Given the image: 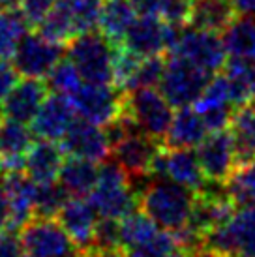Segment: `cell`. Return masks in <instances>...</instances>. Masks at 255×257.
<instances>
[{"instance_id": "1", "label": "cell", "mask_w": 255, "mask_h": 257, "mask_svg": "<svg viewBox=\"0 0 255 257\" xmlns=\"http://www.w3.org/2000/svg\"><path fill=\"white\" fill-rule=\"evenodd\" d=\"M195 195L190 188L169 179L156 177L145 184L139 193V208L165 231H180L191 220Z\"/></svg>"}, {"instance_id": "2", "label": "cell", "mask_w": 255, "mask_h": 257, "mask_svg": "<svg viewBox=\"0 0 255 257\" xmlns=\"http://www.w3.org/2000/svg\"><path fill=\"white\" fill-rule=\"evenodd\" d=\"M99 218L122 220L139 208V193H135L132 179L114 160H107L99 167L98 182L88 195Z\"/></svg>"}, {"instance_id": "3", "label": "cell", "mask_w": 255, "mask_h": 257, "mask_svg": "<svg viewBox=\"0 0 255 257\" xmlns=\"http://www.w3.org/2000/svg\"><path fill=\"white\" fill-rule=\"evenodd\" d=\"M116 45L101 32L86 30L68 43V58L75 64L85 83L114 85L113 58Z\"/></svg>"}, {"instance_id": "4", "label": "cell", "mask_w": 255, "mask_h": 257, "mask_svg": "<svg viewBox=\"0 0 255 257\" xmlns=\"http://www.w3.org/2000/svg\"><path fill=\"white\" fill-rule=\"evenodd\" d=\"M173 105L167 98L156 88H139L132 92H124V109L135 126L147 136L160 143L165 141V136L173 122Z\"/></svg>"}, {"instance_id": "5", "label": "cell", "mask_w": 255, "mask_h": 257, "mask_svg": "<svg viewBox=\"0 0 255 257\" xmlns=\"http://www.w3.org/2000/svg\"><path fill=\"white\" fill-rule=\"evenodd\" d=\"M212 77L214 73L199 68L190 60L177 55H169L160 83V90L173 107H188L199 100V96L203 94L205 86L210 83Z\"/></svg>"}, {"instance_id": "6", "label": "cell", "mask_w": 255, "mask_h": 257, "mask_svg": "<svg viewBox=\"0 0 255 257\" xmlns=\"http://www.w3.org/2000/svg\"><path fill=\"white\" fill-rule=\"evenodd\" d=\"M167 55H177V57L186 58L214 75L220 70H223L227 57H229L223 40L216 32L201 30L195 27H191V29L178 27Z\"/></svg>"}, {"instance_id": "7", "label": "cell", "mask_w": 255, "mask_h": 257, "mask_svg": "<svg viewBox=\"0 0 255 257\" xmlns=\"http://www.w3.org/2000/svg\"><path fill=\"white\" fill-rule=\"evenodd\" d=\"M221 257H255V205L238 207L231 220L205 238Z\"/></svg>"}, {"instance_id": "8", "label": "cell", "mask_w": 255, "mask_h": 257, "mask_svg": "<svg viewBox=\"0 0 255 257\" xmlns=\"http://www.w3.org/2000/svg\"><path fill=\"white\" fill-rule=\"evenodd\" d=\"M75 114L105 128L122 114L124 92L114 85H94L85 83L70 96Z\"/></svg>"}, {"instance_id": "9", "label": "cell", "mask_w": 255, "mask_h": 257, "mask_svg": "<svg viewBox=\"0 0 255 257\" xmlns=\"http://www.w3.org/2000/svg\"><path fill=\"white\" fill-rule=\"evenodd\" d=\"M25 257H60L77 244L57 218L34 216L19 233Z\"/></svg>"}, {"instance_id": "10", "label": "cell", "mask_w": 255, "mask_h": 257, "mask_svg": "<svg viewBox=\"0 0 255 257\" xmlns=\"http://www.w3.org/2000/svg\"><path fill=\"white\" fill-rule=\"evenodd\" d=\"M162 145L163 143L147 136L137 126H132L111 147V156L132 180L147 179L152 175V164Z\"/></svg>"}, {"instance_id": "11", "label": "cell", "mask_w": 255, "mask_h": 257, "mask_svg": "<svg viewBox=\"0 0 255 257\" xmlns=\"http://www.w3.org/2000/svg\"><path fill=\"white\" fill-rule=\"evenodd\" d=\"M197 158L206 182L225 186L227 180L233 177L234 169L238 167L231 130L210 132L197 147Z\"/></svg>"}, {"instance_id": "12", "label": "cell", "mask_w": 255, "mask_h": 257, "mask_svg": "<svg viewBox=\"0 0 255 257\" xmlns=\"http://www.w3.org/2000/svg\"><path fill=\"white\" fill-rule=\"evenodd\" d=\"M150 177L169 179L184 188H190L195 193L208 188L197 152H193L191 149H167L165 145H162L160 152L154 158Z\"/></svg>"}, {"instance_id": "13", "label": "cell", "mask_w": 255, "mask_h": 257, "mask_svg": "<svg viewBox=\"0 0 255 257\" xmlns=\"http://www.w3.org/2000/svg\"><path fill=\"white\" fill-rule=\"evenodd\" d=\"M178 27L167 25L162 17L152 14H139L134 25L124 36L122 47L135 53L137 57H156L169 53V47Z\"/></svg>"}, {"instance_id": "14", "label": "cell", "mask_w": 255, "mask_h": 257, "mask_svg": "<svg viewBox=\"0 0 255 257\" xmlns=\"http://www.w3.org/2000/svg\"><path fill=\"white\" fill-rule=\"evenodd\" d=\"M62 45L43 38L40 32H29L14 53L12 64L23 77L43 79L62 58Z\"/></svg>"}, {"instance_id": "15", "label": "cell", "mask_w": 255, "mask_h": 257, "mask_svg": "<svg viewBox=\"0 0 255 257\" xmlns=\"http://www.w3.org/2000/svg\"><path fill=\"white\" fill-rule=\"evenodd\" d=\"M60 147L68 156L92 160L96 164H103L111 158V143L105 130L81 116L73 118L60 139Z\"/></svg>"}, {"instance_id": "16", "label": "cell", "mask_w": 255, "mask_h": 257, "mask_svg": "<svg viewBox=\"0 0 255 257\" xmlns=\"http://www.w3.org/2000/svg\"><path fill=\"white\" fill-rule=\"evenodd\" d=\"M236 208L238 207L234 205V201L229 197L227 192H208L206 188L195 195V205L188 227H191L203 238L205 246L206 236L231 220Z\"/></svg>"}, {"instance_id": "17", "label": "cell", "mask_w": 255, "mask_h": 257, "mask_svg": "<svg viewBox=\"0 0 255 257\" xmlns=\"http://www.w3.org/2000/svg\"><path fill=\"white\" fill-rule=\"evenodd\" d=\"M47 90L49 86L42 79L25 77L17 81V85L2 101V114L12 120L29 124L34 120L42 103L47 98Z\"/></svg>"}, {"instance_id": "18", "label": "cell", "mask_w": 255, "mask_h": 257, "mask_svg": "<svg viewBox=\"0 0 255 257\" xmlns=\"http://www.w3.org/2000/svg\"><path fill=\"white\" fill-rule=\"evenodd\" d=\"M98 212L92 207V203L88 201V197H73L70 195L62 208L58 210L57 220L62 223V227L66 229V233L71 236V240L88 250L94 238V231L98 225Z\"/></svg>"}, {"instance_id": "19", "label": "cell", "mask_w": 255, "mask_h": 257, "mask_svg": "<svg viewBox=\"0 0 255 257\" xmlns=\"http://www.w3.org/2000/svg\"><path fill=\"white\" fill-rule=\"evenodd\" d=\"M75 118V109L71 105V100L62 94H51L45 98L42 107L34 116L32 132L40 139H49V141H58L62 139L66 130Z\"/></svg>"}, {"instance_id": "20", "label": "cell", "mask_w": 255, "mask_h": 257, "mask_svg": "<svg viewBox=\"0 0 255 257\" xmlns=\"http://www.w3.org/2000/svg\"><path fill=\"white\" fill-rule=\"evenodd\" d=\"M32 134L27 124L0 118V171H25L27 152L32 147Z\"/></svg>"}, {"instance_id": "21", "label": "cell", "mask_w": 255, "mask_h": 257, "mask_svg": "<svg viewBox=\"0 0 255 257\" xmlns=\"http://www.w3.org/2000/svg\"><path fill=\"white\" fill-rule=\"evenodd\" d=\"M8 203H10V225L12 231H21L36 216L34 188L36 182L25 171L4 173Z\"/></svg>"}, {"instance_id": "22", "label": "cell", "mask_w": 255, "mask_h": 257, "mask_svg": "<svg viewBox=\"0 0 255 257\" xmlns=\"http://www.w3.org/2000/svg\"><path fill=\"white\" fill-rule=\"evenodd\" d=\"M206 136L208 128L201 113L193 105H188L177 109V113L173 114V122L163 145L167 149H193L203 143Z\"/></svg>"}, {"instance_id": "23", "label": "cell", "mask_w": 255, "mask_h": 257, "mask_svg": "<svg viewBox=\"0 0 255 257\" xmlns=\"http://www.w3.org/2000/svg\"><path fill=\"white\" fill-rule=\"evenodd\" d=\"M64 152L62 147L49 139H40L32 143V147L27 152L25 162V173L34 182H51L58 180L60 169L64 165Z\"/></svg>"}, {"instance_id": "24", "label": "cell", "mask_w": 255, "mask_h": 257, "mask_svg": "<svg viewBox=\"0 0 255 257\" xmlns=\"http://www.w3.org/2000/svg\"><path fill=\"white\" fill-rule=\"evenodd\" d=\"M137 15L139 12L132 0H103L98 17V29L113 45H122L124 36Z\"/></svg>"}, {"instance_id": "25", "label": "cell", "mask_w": 255, "mask_h": 257, "mask_svg": "<svg viewBox=\"0 0 255 257\" xmlns=\"http://www.w3.org/2000/svg\"><path fill=\"white\" fill-rule=\"evenodd\" d=\"M233 136L236 164L242 165L255 158V100L236 105L229 122Z\"/></svg>"}, {"instance_id": "26", "label": "cell", "mask_w": 255, "mask_h": 257, "mask_svg": "<svg viewBox=\"0 0 255 257\" xmlns=\"http://www.w3.org/2000/svg\"><path fill=\"white\" fill-rule=\"evenodd\" d=\"M98 164L85 158L68 156L58 175V182L64 186L68 195L73 197H88L98 182Z\"/></svg>"}, {"instance_id": "27", "label": "cell", "mask_w": 255, "mask_h": 257, "mask_svg": "<svg viewBox=\"0 0 255 257\" xmlns=\"http://www.w3.org/2000/svg\"><path fill=\"white\" fill-rule=\"evenodd\" d=\"M233 0H193L191 27L220 34L236 17Z\"/></svg>"}, {"instance_id": "28", "label": "cell", "mask_w": 255, "mask_h": 257, "mask_svg": "<svg viewBox=\"0 0 255 257\" xmlns=\"http://www.w3.org/2000/svg\"><path fill=\"white\" fill-rule=\"evenodd\" d=\"M38 32L43 38L60 43V45H68L73 38L79 36L81 32H79L73 12H71L70 0H58L53 10L45 15V19L38 25Z\"/></svg>"}, {"instance_id": "29", "label": "cell", "mask_w": 255, "mask_h": 257, "mask_svg": "<svg viewBox=\"0 0 255 257\" xmlns=\"http://www.w3.org/2000/svg\"><path fill=\"white\" fill-rule=\"evenodd\" d=\"M221 40L229 57L255 60V15L234 17L221 32Z\"/></svg>"}, {"instance_id": "30", "label": "cell", "mask_w": 255, "mask_h": 257, "mask_svg": "<svg viewBox=\"0 0 255 257\" xmlns=\"http://www.w3.org/2000/svg\"><path fill=\"white\" fill-rule=\"evenodd\" d=\"M223 75L229 81L231 100L234 107L255 100V60L248 58H227Z\"/></svg>"}, {"instance_id": "31", "label": "cell", "mask_w": 255, "mask_h": 257, "mask_svg": "<svg viewBox=\"0 0 255 257\" xmlns=\"http://www.w3.org/2000/svg\"><path fill=\"white\" fill-rule=\"evenodd\" d=\"M29 21L21 10H0V60H12L17 45L29 34Z\"/></svg>"}, {"instance_id": "32", "label": "cell", "mask_w": 255, "mask_h": 257, "mask_svg": "<svg viewBox=\"0 0 255 257\" xmlns=\"http://www.w3.org/2000/svg\"><path fill=\"white\" fill-rule=\"evenodd\" d=\"M223 188L236 207L255 205V158L238 165Z\"/></svg>"}, {"instance_id": "33", "label": "cell", "mask_w": 255, "mask_h": 257, "mask_svg": "<svg viewBox=\"0 0 255 257\" xmlns=\"http://www.w3.org/2000/svg\"><path fill=\"white\" fill-rule=\"evenodd\" d=\"M160 231V225L149 214H145L141 208H135L120 220V248H130L139 244Z\"/></svg>"}, {"instance_id": "34", "label": "cell", "mask_w": 255, "mask_h": 257, "mask_svg": "<svg viewBox=\"0 0 255 257\" xmlns=\"http://www.w3.org/2000/svg\"><path fill=\"white\" fill-rule=\"evenodd\" d=\"M70 195L64 190V186L58 180L51 182H36L34 188V208L36 216H47L57 218L58 210L62 208Z\"/></svg>"}, {"instance_id": "35", "label": "cell", "mask_w": 255, "mask_h": 257, "mask_svg": "<svg viewBox=\"0 0 255 257\" xmlns=\"http://www.w3.org/2000/svg\"><path fill=\"white\" fill-rule=\"evenodd\" d=\"M180 246H178L175 235L171 231L160 229L147 240L124 248V253L126 257H173V253Z\"/></svg>"}, {"instance_id": "36", "label": "cell", "mask_w": 255, "mask_h": 257, "mask_svg": "<svg viewBox=\"0 0 255 257\" xmlns=\"http://www.w3.org/2000/svg\"><path fill=\"white\" fill-rule=\"evenodd\" d=\"M165 64H167V58H163V55L141 58V62L135 68L132 79L128 81L124 92H132V90H139V88H156V86H160L163 72H165Z\"/></svg>"}, {"instance_id": "37", "label": "cell", "mask_w": 255, "mask_h": 257, "mask_svg": "<svg viewBox=\"0 0 255 257\" xmlns=\"http://www.w3.org/2000/svg\"><path fill=\"white\" fill-rule=\"evenodd\" d=\"M193 107L197 109L199 113H206V111H212V109L234 107L233 100H231L229 81L223 73L214 75L210 79V83L205 86V90L199 96V100L193 103Z\"/></svg>"}, {"instance_id": "38", "label": "cell", "mask_w": 255, "mask_h": 257, "mask_svg": "<svg viewBox=\"0 0 255 257\" xmlns=\"http://www.w3.org/2000/svg\"><path fill=\"white\" fill-rule=\"evenodd\" d=\"M45 79H47L49 90H53L55 94L68 96V98L83 85V77L70 58H60Z\"/></svg>"}, {"instance_id": "39", "label": "cell", "mask_w": 255, "mask_h": 257, "mask_svg": "<svg viewBox=\"0 0 255 257\" xmlns=\"http://www.w3.org/2000/svg\"><path fill=\"white\" fill-rule=\"evenodd\" d=\"M120 248V220L113 218H99L94 238L90 244V251L96 250H114Z\"/></svg>"}, {"instance_id": "40", "label": "cell", "mask_w": 255, "mask_h": 257, "mask_svg": "<svg viewBox=\"0 0 255 257\" xmlns=\"http://www.w3.org/2000/svg\"><path fill=\"white\" fill-rule=\"evenodd\" d=\"M101 4H103V0H70L71 12H73V17H75V23H77V29L81 34L98 27Z\"/></svg>"}, {"instance_id": "41", "label": "cell", "mask_w": 255, "mask_h": 257, "mask_svg": "<svg viewBox=\"0 0 255 257\" xmlns=\"http://www.w3.org/2000/svg\"><path fill=\"white\" fill-rule=\"evenodd\" d=\"M58 0H19V10L30 27H38Z\"/></svg>"}, {"instance_id": "42", "label": "cell", "mask_w": 255, "mask_h": 257, "mask_svg": "<svg viewBox=\"0 0 255 257\" xmlns=\"http://www.w3.org/2000/svg\"><path fill=\"white\" fill-rule=\"evenodd\" d=\"M0 257H25L21 238L12 229L0 231Z\"/></svg>"}, {"instance_id": "43", "label": "cell", "mask_w": 255, "mask_h": 257, "mask_svg": "<svg viewBox=\"0 0 255 257\" xmlns=\"http://www.w3.org/2000/svg\"><path fill=\"white\" fill-rule=\"evenodd\" d=\"M19 72L15 70L14 64H10L8 60H0V105L6 100V96L12 92V88L17 85Z\"/></svg>"}, {"instance_id": "44", "label": "cell", "mask_w": 255, "mask_h": 257, "mask_svg": "<svg viewBox=\"0 0 255 257\" xmlns=\"http://www.w3.org/2000/svg\"><path fill=\"white\" fill-rule=\"evenodd\" d=\"M10 225V203H8L6 184H4V173L0 171V231Z\"/></svg>"}, {"instance_id": "45", "label": "cell", "mask_w": 255, "mask_h": 257, "mask_svg": "<svg viewBox=\"0 0 255 257\" xmlns=\"http://www.w3.org/2000/svg\"><path fill=\"white\" fill-rule=\"evenodd\" d=\"M137 8V12L139 14H152L156 15V10H158V2L160 0H132Z\"/></svg>"}, {"instance_id": "46", "label": "cell", "mask_w": 255, "mask_h": 257, "mask_svg": "<svg viewBox=\"0 0 255 257\" xmlns=\"http://www.w3.org/2000/svg\"><path fill=\"white\" fill-rule=\"evenodd\" d=\"M233 4L238 14L255 15V0H233Z\"/></svg>"}, {"instance_id": "47", "label": "cell", "mask_w": 255, "mask_h": 257, "mask_svg": "<svg viewBox=\"0 0 255 257\" xmlns=\"http://www.w3.org/2000/svg\"><path fill=\"white\" fill-rule=\"evenodd\" d=\"M188 257H221V255L220 253H216L214 250H210V248L203 246V248H197V250L190 251V255Z\"/></svg>"}, {"instance_id": "48", "label": "cell", "mask_w": 255, "mask_h": 257, "mask_svg": "<svg viewBox=\"0 0 255 257\" xmlns=\"http://www.w3.org/2000/svg\"><path fill=\"white\" fill-rule=\"evenodd\" d=\"M60 257H92L90 255V251L85 250V248H81V246H75V248H71L68 253H64Z\"/></svg>"}, {"instance_id": "49", "label": "cell", "mask_w": 255, "mask_h": 257, "mask_svg": "<svg viewBox=\"0 0 255 257\" xmlns=\"http://www.w3.org/2000/svg\"><path fill=\"white\" fill-rule=\"evenodd\" d=\"M19 0H0V10H6V8H15Z\"/></svg>"}]
</instances>
